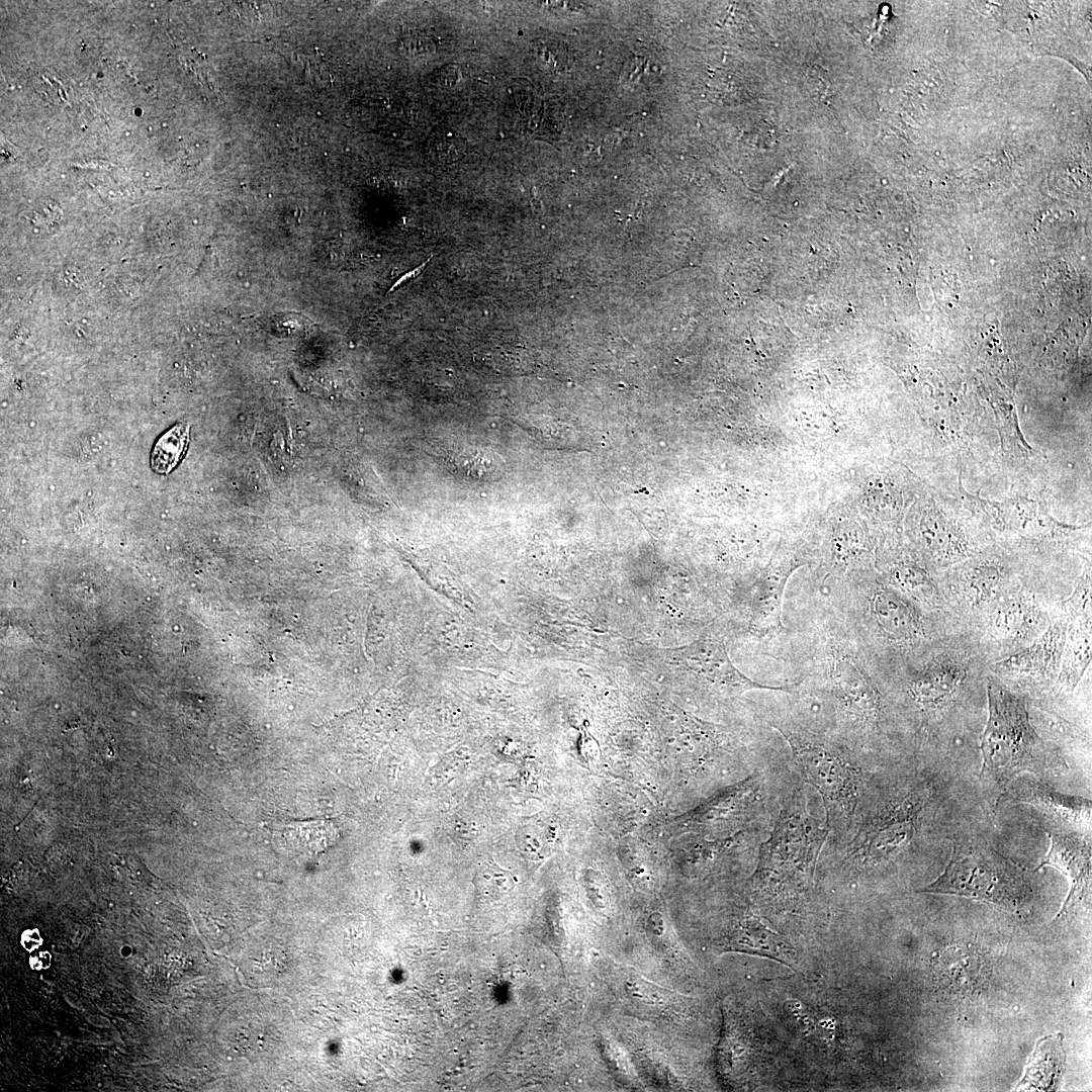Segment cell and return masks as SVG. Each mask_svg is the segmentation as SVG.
I'll list each match as a JSON object with an SVG mask.
<instances>
[{
  "instance_id": "cell-1",
  "label": "cell",
  "mask_w": 1092,
  "mask_h": 1092,
  "mask_svg": "<svg viewBox=\"0 0 1092 1092\" xmlns=\"http://www.w3.org/2000/svg\"><path fill=\"white\" fill-rule=\"evenodd\" d=\"M898 663L895 691L924 738L953 733L986 695L991 662L963 626Z\"/></svg>"
},
{
  "instance_id": "cell-2",
  "label": "cell",
  "mask_w": 1092,
  "mask_h": 1092,
  "mask_svg": "<svg viewBox=\"0 0 1092 1092\" xmlns=\"http://www.w3.org/2000/svg\"><path fill=\"white\" fill-rule=\"evenodd\" d=\"M798 775L785 797L775 824L759 846L751 886L761 904L796 906L814 890L821 849L828 835L825 817L813 811L818 803L808 795Z\"/></svg>"
},
{
  "instance_id": "cell-3",
  "label": "cell",
  "mask_w": 1092,
  "mask_h": 1092,
  "mask_svg": "<svg viewBox=\"0 0 1092 1092\" xmlns=\"http://www.w3.org/2000/svg\"><path fill=\"white\" fill-rule=\"evenodd\" d=\"M789 745L800 778L819 795L828 830L825 843H837L850 831L874 784L867 763L829 733L792 719L769 722Z\"/></svg>"
},
{
  "instance_id": "cell-4",
  "label": "cell",
  "mask_w": 1092,
  "mask_h": 1092,
  "mask_svg": "<svg viewBox=\"0 0 1092 1092\" xmlns=\"http://www.w3.org/2000/svg\"><path fill=\"white\" fill-rule=\"evenodd\" d=\"M887 791L874 783L845 838L824 843L819 859L843 879L886 868L911 845L926 797L903 784Z\"/></svg>"
},
{
  "instance_id": "cell-5",
  "label": "cell",
  "mask_w": 1092,
  "mask_h": 1092,
  "mask_svg": "<svg viewBox=\"0 0 1092 1092\" xmlns=\"http://www.w3.org/2000/svg\"><path fill=\"white\" fill-rule=\"evenodd\" d=\"M986 697L980 778L992 790L1003 793L1018 776L1041 772L1057 759L1031 720L1026 696L989 672Z\"/></svg>"
},
{
  "instance_id": "cell-6",
  "label": "cell",
  "mask_w": 1092,
  "mask_h": 1092,
  "mask_svg": "<svg viewBox=\"0 0 1092 1092\" xmlns=\"http://www.w3.org/2000/svg\"><path fill=\"white\" fill-rule=\"evenodd\" d=\"M1073 588L1063 581L1030 573L969 632L991 663L1001 660L1036 640Z\"/></svg>"
},
{
  "instance_id": "cell-7",
  "label": "cell",
  "mask_w": 1092,
  "mask_h": 1092,
  "mask_svg": "<svg viewBox=\"0 0 1092 1092\" xmlns=\"http://www.w3.org/2000/svg\"><path fill=\"white\" fill-rule=\"evenodd\" d=\"M917 892L962 896L1013 913L1033 898L1026 871L982 841L957 844L942 874Z\"/></svg>"
},
{
  "instance_id": "cell-8",
  "label": "cell",
  "mask_w": 1092,
  "mask_h": 1092,
  "mask_svg": "<svg viewBox=\"0 0 1092 1092\" xmlns=\"http://www.w3.org/2000/svg\"><path fill=\"white\" fill-rule=\"evenodd\" d=\"M1030 573L1004 555L978 553L934 575L948 612L971 631Z\"/></svg>"
},
{
  "instance_id": "cell-9",
  "label": "cell",
  "mask_w": 1092,
  "mask_h": 1092,
  "mask_svg": "<svg viewBox=\"0 0 1092 1092\" xmlns=\"http://www.w3.org/2000/svg\"><path fill=\"white\" fill-rule=\"evenodd\" d=\"M833 697L841 724L839 741L868 763L879 748L888 718L886 698L868 670L852 656L840 655L832 673Z\"/></svg>"
},
{
  "instance_id": "cell-10",
  "label": "cell",
  "mask_w": 1092,
  "mask_h": 1092,
  "mask_svg": "<svg viewBox=\"0 0 1092 1092\" xmlns=\"http://www.w3.org/2000/svg\"><path fill=\"white\" fill-rule=\"evenodd\" d=\"M1068 623L1060 607L1046 630L1036 640L990 663V672L1006 687L1028 699L1049 696L1059 676Z\"/></svg>"
},
{
  "instance_id": "cell-11",
  "label": "cell",
  "mask_w": 1092,
  "mask_h": 1092,
  "mask_svg": "<svg viewBox=\"0 0 1092 1092\" xmlns=\"http://www.w3.org/2000/svg\"><path fill=\"white\" fill-rule=\"evenodd\" d=\"M1050 848L1036 870L1050 866L1060 870L1070 882L1068 896L1058 918L1072 914L1091 902L1090 836L1072 832L1046 831Z\"/></svg>"
},
{
  "instance_id": "cell-12",
  "label": "cell",
  "mask_w": 1092,
  "mask_h": 1092,
  "mask_svg": "<svg viewBox=\"0 0 1092 1092\" xmlns=\"http://www.w3.org/2000/svg\"><path fill=\"white\" fill-rule=\"evenodd\" d=\"M1013 802L1030 804L1045 813L1067 832L1088 835L1091 831V802L1069 796L1024 774L1015 778L1002 793Z\"/></svg>"
},
{
  "instance_id": "cell-13",
  "label": "cell",
  "mask_w": 1092,
  "mask_h": 1092,
  "mask_svg": "<svg viewBox=\"0 0 1092 1092\" xmlns=\"http://www.w3.org/2000/svg\"><path fill=\"white\" fill-rule=\"evenodd\" d=\"M686 666L727 697H737L748 691L766 690L792 693L789 687L756 682L740 672L731 662L723 643L702 640L682 651Z\"/></svg>"
},
{
  "instance_id": "cell-14",
  "label": "cell",
  "mask_w": 1092,
  "mask_h": 1092,
  "mask_svg": "<svg viewBox=\"0 0 1092 1092\" xmlns=\"http://www.w3.org/2000/svg\"><path fill=\"white\" fill-rule=\"evenodd\" d=\"M932 972L936 985L957 996H974L987 985L990 969L987 960L976 948L956 944L948 946L933 960Z\"/></svg>"
},
{
  "instance_id": "cell-15",
  "label": "cell",
  "mask_w": 1092,
  "mask_h": 1092,
  "mask_svg": "<svg viewBox=\"0 0 1092 1092\" xmlns=\"http://www.w3.org/2000/svg\"><path fill=\"white\" fill-rule=\"evenodd\" d=\"M1092 614L1069 621L1059 676L1052 693L1042 698L1068 699L1073 696L1091 662Z\"/></svg>"
},
{
  "instance_id": "cell-16",
  "label": "cell",
  "mask_w": 1092,
  "mask_h": 1092,
  "mask_svg": "<svg viewBox=\"0 0 1092 1092\" xmlns=\"http://www.w3.org/2000/svg\"><path fill=\"white\" fill-rule=\"evenodd\" d=\"M730 941L736 949L777 961L789 968L796 966L794 948L757 915L741 920Z\"/></svg>"
},
{
  "instance_id": "cell-17",
  "label": "cell",
  "mask_w": 1092,
  "mask_h": 1092,
  "mask_svg": "<svg viewBox=\"0 0 1092 1092\" xmlns=\"http://www.w3.org/2000/svg\"><path fill=\"white\" fill-rule=\"evenodd\" d=\"M1066 1053L1061 1033L1040 1038L1032 1052L1025 1073L1016 1090L1051 1091L1058 1089L1065 1071Z\"/></svg>"
},
{
  "instance_id": "cell-18",
  "label": "cell",
  "mask_w": 1092,
  "mask_h": 1092,
  "mask_svg": "<svg viewBox=\"0 0 1092 1092\" xmlns=\"http://www.w3.org/2000/svg\"><path fill=\"white\" fill-rule=\"evenodd\" d=\"M792 569L779 567L760 577L750 608L751 625L760 635L782 627V603L785 585Z\"/></svg>"
},
{
  "instance_id": "cell-19",
  "label": "cell",
  "mask_w": 1092,
  "mask_h": 1092,
  "mask_svg": "<svg viewBox=\"0 0 1092 1092\" xmlns=\"http://www.w3.org/2000/svg\"><path fill=\"white\" fill-rule=\"evenodd\" d=\"M337 838L338 830L330 820L293 822L278 830L281 845L305 856L318 855L333 845Z\"/></svg>"
},
{
  "instance_id": "cell-20",
  "label": "cell",
  "mask_w": 1092,
  "mask_h": 1092,
  "mask_svg": "<svg viewBox=\"0 0 1092 1092\" xmlns=\"http://www.w3.org/2000/svg\"><path fill=\"white\" fill-rule=\"evenodd\" d=\"M451 462L461 475L474 481L491 482L502 478L504 466L495 452L480 447H467L456 451Z\"/></svg>"
},
{
  "instance_id": "cell-21",
  "label": "cell",
  "mask_w": 1092,
  "mask_h": 1092,
  "mask_svg": "<svg viewBox=\"0 0 1092 1092\" xmlns=\"http://www.w3.org/2000/svg\"><path fill=\"white\" fill-rule=\"evenodd\" d=\"M189 442V426L181 423L172 427L156 442L151 454V467L160 474L170 473L183 458Z\"/></svg>"
},
{
  "instance_id": "cell-22",
  "label": "cell",
  "mask_w": 1092,
  "mask_h": 1092,
  "mask_svg": "<svg viewBox=\"0 0 1092 1092\" xmlns=\"http://www.w3.org/2000/svg\"><path fill=\"white\" fill-rule=\"evenodd\" d=\"M515 876L493 859L484 860L476 870L474 885L477 894L486 901H497L516 886Z\"/></svg>"
},
{
  "instance_id": "cell-23",
  "label": "cell",
  "mask_w": 1092,
  "mask_h": 1092,
  "mask_svg": "<svg viewBox=\"0 0 1092 1092\" xmlns=\"http://www.w3.org/2000/svg\"><path fill=\"white\" fill-rule=\"evenodd\" d=\"M534 51L541 65L551 72L558 73L567 67V50L561 41L555 38H540L535 42Z\"/></svg>"
},
{
  "instance_id": "cell-24",
  "label": "cell",
  "mask_w": 1092,
  "mask_h": 1092,
  "mask_svg": "<svg viewBox=\"0 0 1092 1092\" xmlns=\"http://www.w3.org/2000/svg\"><path fill=\"white\" fill-rule=\"evenodd\" d=\"M433 149L438 159L454 161L460 157L462 145L453 133H441L436 136Z\"/></svg>"
},
{
  "instance_id": "cell-25",
  "label": "cell",
  "mask_w": 1092,
  "mask_h": 1092,
  "mask_svg": "<svg viewBox=\"0 0 1092 1092\" xmlns=\"http://www.w3.org/2000/svg\"><path fill=\"white\" fill-rule=\"evenodd\" d=\"M403 55L411 59H428L435 52L434 43L426 36L413 35L401 42Z\"/></svg>"
},
{
  "instance_id": "cell-26",
  "label": "cell",
  "mask_w": 1092,
  "mask_h": 1092,
  "mask_svg": "<svg viewBox=\"0 0 1092 1092\" xmlns=\"http://www.w3.org/2000/svg\"><path fill=\"white\" fill-rule=\"evenodd\" d=\"M428 262H429V260H428V261H426L425 263H423V264H422L421 266H419V267L415 268L414 270H412V271H410V272L405 273V274H404L403 276H401V277H400V278H399V279H398V280H397V281H396V282H395V283H394V284L392 285V287H391L390 291H392V290H394V289L398 288L399 286H401L402 284H405L406 282H408V281H411V280L415 279V278H416V277H417V276H418V275H419V274H420V273L422 272V270H423V269L425 268V266H426V264H427Z\"/></svg>"
},
{
  "instance_id": "cell-27",
  "label": "cell",
  "mask_w": 1092,
  "mask_h": 1092,
  "mask_svg": "<svg viewBox=\"0 0 1092 1092\" xmlns=\"http://www.w3.org/2000/svg\"><path fill=\"white\" fill-rule=\"evenodd\" d=\"M459 73L455 68H446L442 71L441 81L445 85L454 86L459 80Z\"/></svg>"
},
{
  "instance_id": "cell-28",
  "label": "cell",
  "mask_w": 1092,
  "mask_h": 1092,
  "mask_svg": "<svg viewBox=\"0 0 1092 1092\" xmlns=\"http://www.w3.org/2000/svg\"><path fill=\"white\" fill-rule=\"evenodd\" d=\"M648 924H649L650 928L653 930V932H655L657 935H660L662 933L663 922H662V917H661V915L659 913L651 914L649 916V918H648Z\"/></svg>"
}]
</instances>
